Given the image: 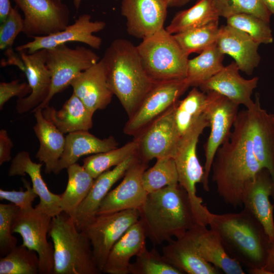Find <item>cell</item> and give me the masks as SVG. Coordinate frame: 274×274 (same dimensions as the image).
Here are the masks:
<instances>
[{
	"mask_svg": "<svg viewBox=\"0 0 274 274\" xmlns=\"http://www.w3.org/2000/svg\"><path fill=\"white\" fill-rule=\"evenodd\" d=\"M263 168L253 152L248 110L241 111L229 138L218 148L212 163V180L219 195L234 208L243 206L247 188Z\"/></svg>",
	"mask_w": 274,
	"mask_h": 274,
	"instance_id": "6da1fadb",
	"label": "cell"
},
{
	"mask_svg": "<svg viewBox=\"0 0 274 274\" xmlns=\"http://www.w3.org/2000/svg\"><path fill=\"white\" fill-rule=\"evenodd\" d=\"M138 210L146 237L154 246L180 237L198 224L189 195L179 183L148 193Z\"/></svg>",
	"mask_w": 274,
	"mask_h": 274,
	"instance_id": "7a4b0ae2",
	"label": "cell"
},
{
	"mask_svg": "<svg viewBox=\"0 0 274 274\" xmlns=\"http://www.w3.org/2000/svg\"><path fill=\"white\" fill-rule=\"evenodd\" d=\"M101 59L109 87L130 118L155 84L144 68L137 47L126 39H116Z\"/></svg>",
	"mask_w": 274,
	"mask_h": 274,
	"instance_id": "3957f363",
	"label": "cell"
},
{
	"mask_svg": "<svg viewBox=\"0 0 274 274\" xmlns=\"http://www.w3.org/2000/svg\"><path fill=\"white\" fill-rule=\"evenodd\" d=\"M209 225L220 236L229 255L250 273L265 264L270 243L262 226L248 212L211 213Z\"/></svg>",
	"mask_w": 274,
	"mask_h": 274,
	"instance_id": "277c9868",
	"label": "cell"
},
{
	"mask_svg": "<svg viewBox=\"0 0 274 274\" xmlns=\"http://www.w3.org/2000/svg\"><path fill=\"white\" fill-rule=\"evenodd\" d=\"M48 235L54 248L53 274H99L90 242L71 216L52 218Z\"/></svg>",
	"mask_w": 274,
	"mask_h": 274,
	"instance_id": "5b68a950",
	"label": "cell"
},
{
	"mask_svg": "<svg viewBox=\"0 0 274 274\" xmlns=\"http://www.w3.org/2000/svg\"><path fill=\"white\" fill-rule=\"evenodd\" d=\"M144 68L154 83L186 79L188 56L163 28L136 46Z\"/></svg>",
	"mask_w": 274,
	"mask_h": 274,
	"instance_id": "8992f818",
	"label": "cell"
},
{
	"mask_svg": "<svg viewBox=\"0 0 274 274\" xmlns=\"http://www.w3.org/2000/svg\"><path fill=\"white\" fill-rule=\"evenodd\" d=\"M209 126V121L203 113L181 136L174 157L179 184L187 192L198 220L205 219L209 210L202 204V198L196 194V184L201 183L204 175V168L198 160L196 147L200 134Z\"/></svg>",
	"mask_w": 274,
	"mask_h": 274,
	"instance_id": "52a82bcc",
	"label": "cell"
},
{
	"mask_svg": "<svg viewBox=\"0 0 274 274\" xmlns=\"http://www.w3.org/2000/svg\"><path fill=\"white\" fill-rule=\"evenodd\" d=\"M98 61L99 57L96 53L82 46L71 48L63 44L47 49L46 64L51 75V89L45 101L35 109H43L48 106L55 94L71 85L79 74Z\"/></svg>",
	"mask_w": 274,
	"mask_h": 274,
	"instance_id": "ba28073f",
	"label": "cell"
},
{
	"mask_svg": "<svg viewBox=\"0 0 274 274\" xmlns=\"http://www.w3.org/2000/svg\"><path fill=\"white\" fill-rule=\"evenodd\" d=\"M204 113L211 127L204 145V175L201 181L203 189L209 191V178L212 163L218 148L230 137L238 113V105L215 91H209Z\"/></svg>",
	"mask_w": 274,
	"mask_h": 274,
	"instance_id": "9c48e42d",
	"label": "cell"
},
{
	"mask_svg": "<svg viewBox=\"0 0 274 274\" xmlns=\"http://www.w3.org/2000/svg\"><path fill=\"white\" fill-rule=\"evenodd\" d=\"M139 220L138 210H124L96 215L81 228L90 242L95 262L101 272L113 246Z\"/></svg>",
	"mask_w": 274,
	"mask_h": 274,
	"instance_id": "30bf717a",
	"label": "cell"
},
{
	"mask_svg": "<svg viewBox=\"0 0 274 274\" xmlns=\"http://www.w3.org/2000/svg\"><path fill=\"white\" fill-rule=\"evenodd\" d=\"M51 217L35 208H18L13 221L12 232L21 236L22 245L37 252L39 273L53 274L54 248L47 240Z\"/></svg>",
	"mask_w": 274,
	"mask_h": 274,
	"instance_id": "8fae6325",
	"label": "cell"
},
{
	"mask_svg": "<svg viewBox=\"0 0 274 274\" xmlns=\"http://www.w3.org/2000/svg\"><path fill=\"white\" fill-rule=\"evenodd\" d=\"M190 86L186 79L155 83L123 128L134 137L176 104Z\"/></svg>",
	"mask_w": 274,
	"mask_h": 274,
	"instance_id": "7c38bea8",
	"label": "cell"
},
{
	"mask_svg": "<svg viewBox=\"0 0 274 274\" xmlns=\"http://www.w3.org/2000/svg\"><path fill=\"white\" fill-rule=\"evenodd\" d=\"M23 13V33L28 38L60 31L68 25L70 10L62 0H13Z\"/></svg>",
	"mask_w": 274,
	"mask_h": 274,
	"instance_id": "4fadbf2b",
	"label": "cell"
},
{
	"mask_svg": "<svg viewBox=\"0 0 274 274\" xmlns=\"http://www.w3.org/2000/svg\"><path fill=\"white\" fill-rule=\"evenodd\" d=\"M176 104L134 137L142 161L148 163L154 158L174 157L181 136L175 119Z\"/></svg>",
	"mask_w": 274,
	"mask_h": 274,
	"instance_id": "5bb4252c",
	"label": "cell"
},
{
	"mask_svg": "<svg viewBox=\"0 0 274 274\" xmlns=\"http://www.w3.org/2000/svg\"><path fill=\"white\" fill-rule=\"evenodd\" d=\"M88 14L79 16L74 23L59 32L44 37H36L33 40L16 48L19 52L26 51L32 53L41 49H49L72 42L84 43L90 47L98 49L102 44L101 38L94 35L102 30L106 26L104 21H92Z\"/></svg>",
	"mask_w": 274,
	"mask_h": 274,
	"instance_id": "9a60e30c",
	"label": "cell"
},
{
	"mask_svg": "<svg viewBox=\"0 0 274 274\" xmlns=\"http://www.w3.org/2000/svg\"><path fill=\"white\" fill-rule=\"evenodd\" d=\"M148 165V163L139 158L128 168L121 183L111 190L103 199L96 215L139 210L148 194L144 188L142 180L143 173Z\"/></svg>",
	"mask_w": 274,
	"mask_h": 274,
	"instance_id": "2e32d148",
	"label": "cell"
},
{
	"mask_svg": "<svg viewBox=\"0 0 274 274\" xmlns=\"http://www.w3.org/2000/svg\"><path fill=\"white\" fill-rule=\"evenodd\" d=\"M167 8L164 0H122L127 33L142 40L164 28Z\"/></svg>",
	"mask_w": 274,
	"mask_h": 274,
	"instance_id": "e0dca14e",
	"label": "cell"
},
{
	"mask_svg": "<svg viewBox=\"0 0 274 274\" xmlns=\"http://www.w3.org/2000/svg\"><path fill=\"white\" fill-rule=\"evenodd\" d=\"M247 109L250 138L254 155L269 173L274 183V115L261 106L259 95Z\"/></svg>",
	"mask_w": 274,
	"mask_h": 274,
	"instance_id": "ac0fdd59",
	"label": "cell"
},
{
	"mask_svg": "<svg viewBox=\"0 0 274 274\" xmlns=\"http://www.w3.org/2000/svg\"><path fill=\"white\" fill-rule=\"evenodd\" d=\"M274 197V183L268 171L263 168L256 175L244 194V209L261 224L270 244H274L273 205L269 196Z\"/></svg>",
	"mask_w": 274,
	"mask_h": 274,
	"instance_id": "d6986e66",
	"label": "cell"
},
{
	"mask_svg": "<svg viewBox=\"0 0 274 274\" xmlns=\"http://www.w3.org/2000/svg\"><path fill=\"white\" fill-rule=\"evenodd\" d=\"M46 52L47 49L32 53L20 52L31 92L29 95L17 99L16 108L19 114L33 110L44 102L49 95L51 78L46 64Z\"/></svg>",
	"mask_w": 274,
	"mask_h": 274,
	"instance_id": "ffe728a7",
	"label": "cell"
},
{
	"mask_svg": "<svg viewBox=\"0 0 274 274\" xmlns=\"http://www.w3.org/2000/svg\"><path fill=\"white\" fill-rule=\"evenodd\" d=\"M239 71L236 63L233 61L198 87L206 93L216 92L237 105H243L246 109H249L254 104L252 94L257 87L259 78L245 79L240 75Z\"/></svg>",
	"mask_w": 274,
	"mask_h": 274,
	"instance_id": "44dd1931",
	"label": "cell"
},
{
	"mask_svg": "<svg viewBox=\"0 0 274 274\" xmlns=\"http://www.w3.org/2000/svg\"><path fill=\"white\" fill-rule=\"evenodd\" d=\"M207 262L226 274H244L241 264L227 252L219 235L207 226L196 224L184 234Z\"/></svg>",
	"mask_w": 274,
	"mask_h": 274,
	"instance_id": "7402d4cb",
	"label": "cell"
},
{
	"mask_svg": "<svg viewBox=\"0 0 274 274\" xmlns=\"http://www.w3.org/2000/svg\"><path fill=\"white\" fill-rule=\"evenodd\" d=\"M71 86L74 93L93 114L105 109L114 95L110 89L105 65L101 59L79 74Z\"/></svg>",
	"mask_w": 274,
	"mask_h": 274,
	"instance_id": "603a6c76",
	"label": "cell"
},
{
	"mask_svg": "<svg viewBox=\"0 0 274 274\" xmlns=\"http://www.w3.org/2000/svg\"><path fill=\"white\" fill-rule=\"evenodd\" d=\"M216 43L224 54L231 56L239 70L252 75L259 65L260 44L246 32L226 24L220 27Z\"/></svg>",
	"mask_w": 274,
	"mask_h": 274,
	"instance_id": "cb8c5ba5",
	"label": "cell"
},
{
	"mask_svg": "<svg viewBox=\"0 0 274 274\" xmlns=\"http://www.w3.org/2000/svg\"><path fill=\"white\" fill-rule=\"evenodd\" d=\"M43 164L34 162L28 152L21 151L11 160L8 175L10 177L28 175L32 187L40 199L35 208L54 217L62 212L60 206L61 196L52 193L48 189L41 175Z\"/></svg>",
	"mask_w": 274,
	"mask_h": 274,
	"instance_id": "d4e9b609",
	"label": "cell"
},
{
	"mask_svg": "<svg viewBox=\"0 0 274 274\" xmlns=\"http://www.w3.org/2000/svg\"><path fill=\"white\" fill-rule=\"evenodd\" d=\"M139 159L132 155L111 170H108L94 179L86 197L77 210L74 218L79 230L96 215L99 207L112 186L123 177L128 168Z\"/></svg>",
	"mask_w": 274,
	"mask_h": 274,
	"instance_id": "484cf974",
	"label": "cell"
},
{
	"mask_svg": "<svg viewBox=\"0 0 274 274\" xmlns=\"http://www.w3.org/2000/svg\"><path fill=\"white\" fill-rule=\"evenodd\" d=\"M146 238L143 226L139 220L113 246L102 272L129 274L130 259L147 248Z\"/></svg>",
	"mask_w": 274,
	"mask_h": 274,
	"instance_id": "4316f807",
	"label": "cell"
},
{
	"mask_svg": "<svg viewBox=\"0 0 274 274\" xmlns=\"http://www.w3.org/2000/svg\"><path fill=\"white\" fill-rule=\"evenodd\" d=\"M36 119L33 130L40 142V147L36 157L45 164V173H54L58 161L64 151L65 138L52 123L42 114V109L32 110Z\"/></svg>",
	"mask_w": 274,
	"mask_h": 274,
	"instance_id": "83f0119b",
	"label": "cell"
},
{
	"mask_svg": "<svg viewBox=\"0 0 274 274\" xmlns=\"http://www.w3.org/2000/svg\"><path fill=\"white\" fill-rule=\"evenodd\" d=\"M117 148L118 143L113 136L100 139L88 130L67 133L64 151L54 174H59L62 169L77 163L83 156L104 152Z\"/></svg>",
	"mask_w": 274,
	"mask_h": 274,
	"instance_id": "f1b7e54d",
	"label": "cell"
},
{
	"mask_svg": "<svg viewBox=\"0 0 274 274\" xmlns=\"http://www.w3.org/2000/svg\"><path fill=\"white\" fill-rule=\"evenodd\" d=\"M42 114L63 133L88 131L93 125V114L73 92L59 111L48 106L42 109Z\"/></svg>",
	"mask_w": 274,
	"mask_h": 274,
	"instance_id": "f546056e",
	"label": "cell"
},
{
	"mask_svg": "<svg viewBox=\"0 0 274 274\" xmlns=\"http://www.w3.org/2000/svg\"><path fill=\"white\" fill-rule=\"evenodd\" d=\"M164 246L162 255L183 273L217 274L218 268L204 260L184 235Z\"/></svg>",
	"mask_w": 274,
	"mask_h": 274,
	"instance_id": "4dcf8cb0",
	"label": "cell"
},
{
	"mask_svg": "<svg viewBox=\"0 0 274 274\" xmlns=\"http://www.w3.org/2000/svg\"><path fill=\"white\" fill-rule=\"evenodd\" d=\"M68 181L64 191L60 194L62 211L74 218L77 210L89 193L94 179L77 163L67 168Z\"/></svg>",
	"mask_w": 274,
	"mask_h": 274,
	"instance_id": "1f68e13d",
	"label": "cell"
},
{
	"mask_svg": "<svg viewBox=\"0 0 274 274\" xmlns=\"http://www.w3.org/2000/svg\"><path fill=\"white\" fill-rule=\"evenodd\" d=\"M213 0H198L191 7L177 13L166 30L174 35L219 21Z\"/></svg>",
	"mask_w": 274,
	"mask_h": 274,
	"instance_id": "d6a6232c",
	"label": "cell"
},
{
	"mask_svg": "<svg viewBox=\"0 0 274 274\" xmlns=\"http://www.w3.org/2000/svg\"><path fill=\"white\" fill-rule=\"evenodd\" d=\"M224 55L216 42L197 56L189 59L186 78L189 86L198 87L219 72L224 66Z\"/></svg>",
	"mask_w": 274,
	"mask_h": 274,
	"instance_id": "836d02e7",
	"label": "cell"
},
{
	"mask_svg": "<svg viewBox=\"0 0 274 274\" xmlns=\"http://www.w3.org/2000/svg\"><path fill=\"white\" fill-rule=\"evenodd\" d=\"M139 143L134 138L120 148L92 154L83 160V166L94 178L118 165L129 157L138 154Z\"/></svg>",
	"mask_w": 274,
	"mask_h": 274,
	"instance_id": "e575fe53",
	"label": "cell"
},
{
	"mask_svg": "<svg viewBox=\"0 0 274 274\" xmlns=\"http://www.w3.org/2000/svg\"><path fill=\"white\" fill-rule=\"evenodd\" d=\"M207 100V93L194 87L184 99L176 102L175 119L181 136L203 113Z\"/></svg>",
	"mask_w": 274,
	"mask_h": 274,
	"instance_id": "d590c367",
	"label": "cell"
},
{
	"mask_svg": "<svg viewBox=\"0 0 274 274\" xmlns=\"http://www.w3.org/2000/svg\"><path fill=\"white\" fill-rule=\"evenodd\" d=\"M219 21L173 35L175 39L188 55L200 53L215 43L219 34Z\"/></svg>",
	"mask_w": 274,
	"mask_h": 274,
	"instance_id": "8d00e7d4",
	"label": "cell"
},
{
	"mask_svg": "<svg viewBox=\"0 0 274 274\" xmlns=\"http://www.w3.org/2000/svg\"><path fill=\"white\" fill-rule=\"evenodd\" d=\"M38 273L39 259L37 252L22 245L0 258V274Z\"/></svg>",
	"mask_w": 274,
	"mask_h": 274,
	"instance_id": "74e56055",
	"label": "cell"
},
{
	"mask_svg": "<svg viewBox=\"0 0 274 274\" xmlns=\"http://www.w3.org/2000/svg\"><path fill=\"white\" fill-rule=\"evenodd\" d=\"M142 180L148 193L178 184V174L174 158L157 159L153 166L145 170Z\"/></svg>",
	"mask_w": 274,
	"mask_h": 274,
	"instance_id": "f35d334b",
	"label": "cell"
},
{
	"mask_svg": "<svg viewBox=\"0 0 274 274\" xmlns=\"http://www.w3.org/2000/svg\"><path fill=\"white\" fill-rule=\"evenodd\" d=\"M129 274H183L171 265L155 247L151 250L147 248L130 263Z\"/></svg>",
	"mask_w": 274,
	"mask_h": 274,
	"instance_id": "ab89813d",
	"label": "cell"
},
{
	"mask_svg": "<svg viewBox=\"0 0 274 274\" xmlns=\"http://www.w3.org/2000/svg\"><path fill=\"white\" fill-rule=\"evenodd\" d=\"M227 24L249 35L259 44L273 42L272 30L269 23L249 13H240L226 18Z\"/></svg>",
	"mask_w": 274,
	"mask_h": 274,
	"instance_id": "60d3db41",
	"label": "cell"
},
{
	"mask_svg": "<svg viewBox=\"0 0 274 274\" xmlns=\"http://www.w3.org/2000/svg\"><path fill=\"white\" fill-rule=\"evenodd\" d=\"M220 17L226 19L240 13L254 15L269 23L271 14L261 0H213Z\"/></svg>",
	"mask_w": 274,
	"mask_h": 274,
	"instance_id": "b9f144b4",
	"label": "cell"
},
{
	"mask_svg": "<svg viewBox=\"0 0 274 274\" xmlns=\"http://www.w3.org/2000/svg\"><path fill=\"white\" fill-rule=\"evenodd\" d=\"M18 207L13 203L0 204V255L5 256L17 246V238L12 235L14 215Z\"/></svg>",
	"mask_w": 274,
	"mask_h": 274,
	"instance_id": "7bdbcfd3",
	"label": "cell"
},
{
	"mask_svg": "<svg viewBox=\"0 0 274 274\" xmlns=\"http://www.w3.org/2000/svg\"><path fill=\"white\" fill-rule=\"evenodd\" d=\"M18 7H12L11 10L0 26V49L11 48L19 33L24 29V19L18 11Z\"/></svg>",
	"mask_w": 274,
	"mask_h": 274,
	"instance_id": "ee69618b",
	"label": "cell"
},
{
	"mask_svg": "<svg viewBox=\"0 0 274 274\" xmlns=\"http://www.w3.org/2000/svg\"><path fill=\"white\" fill-rule=\"evenodd\" d=\"M26 188L23 190H5L0 189V199L6 200L14 203L20 209H27L32 207V202L38 196L30 185L24 178L22 179Z\"/></svg>",
	"mask_w": 274,
	"mask_h": 274,
	"instance_id": "f6af8a7d",
	"label": "cell"
},
{
	"mask_svg": "<svg viewBox=\"0 0 274 274\" xmlns=\"http://www.w3.org/2000/svg\"><path fill=\"white\" fill-rule=\"evenodd\" d=\"M31 89L28 83H20L13 80L10 82L0 83V110L3 109L5 104L14 96L19 98L26 97L30 94Z\"/></svg>",
	"mask_w": 274,
	"mask_h": 274,
	"instance_id": "bcb514c9",
	"label": "cell"
},
{
	"mask_svg": "<svg viewBox=\"0 0 274 274\" xmlns=\"http://www.w3.org/2000/svg\"><path fill=\"white\" fill-rule=\"evenodd\" d=\"M14 144L9 136L7 131L2 129L0 130V165L11 160V149Z\"/></svg>",
	"mask_w": 274,
	"mask_h": 274,
	"instance_id": "7dc6e473",
	"label": "cell"
},
{
	"mask_svg": "<svg viewBox=\"0 0 274 274\" xmlns=\"http://www.w3.org/2000/svg\"><path fill=\"white\" fill-rule=\"evenodd\" d=\"M253 274H274V244H270L263 266L252 271Z\"/></svg>",
	"mask_w": 274,
	"mask_h": 274,
	"instance_id": "c3c4849f",
	"label": "cell"
},
{
	"mask_svg": "<svg viewBox=\"0 0 274 274\" xmlns=\"http://www.w3.org/2000/svg\"><path fill=\"white\" fill-rule=\"evenodd\" d=\"M12 7L10 0H0V20L1 23L6 20Z\"/></svg>",
	"mask_w": 274,
	"mask_h": 274,
	"instance_id": "681fc988",
	"label": "cell"
},
{
	"mask_svg": "<svg viewBox=\"0 0 274 274\" xmlns=\"http://www.w3.org/2000/svg\"><path fill=\"white\" fill-rule=\"evenodd\" d=\"M168 7H181L192 0H164Z\"/></svg>",
	"mask_w": 274,
	"mask_h": 274,
	"instance_id": "f907efd6",
	"label": "cell"
},
{
	"mask_svg": "<svg viewBox=\"0 0 274 274\" xmlns=\"http://www.w3.org/2000/svg\"><path fill=\"white\" fill-rule=\"evenodd\" d=\"M261 1L270 14L274 16V0H261Z\"/></svg>",
	"mask_w": 274,
	"mask_h": 274,
	"instance_id": "816d5d0a",
	"label": "cell"
},
{
	"mask_svg": "<svg viewBox=\"0 0 274 274\" xmlns=\"http://www.w3.org/2000/svg\"><path fill=\"white\" fill-rule=\"evenodd\" d=\"M82 1L83 0H73L74 6L76 8L77 11H78V9L80 8L81 3ZM115 1H117V0H115Z\"/></svg>",
	"mask_w": 274,
	"mask_h": 274,
	"instance_id": "f5cc1de1",
	"label": "cell"
},
{
	"mask_svg": "<svg viewBox=\"0 0 274 274\" xmlns=\"http://www.w3.org/2000/svg\"><path fill=\"white\" fill-rule=\"evenodd\" d=\"M63 1V0H62Z\"/></svg>",
	"mask_w": 274,
	"mask_h": 274,
	"instance_id": "db71d44e",
	"label": "cell"
}]
</instances>
